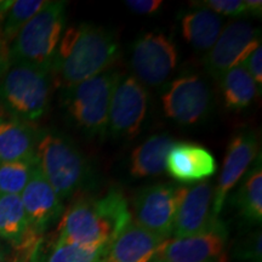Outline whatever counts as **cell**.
I'll return each mask as SVG.
<instances>
[{
  "label": "cell",
  "instance_id": "e0dca14e",
  "mask_svg": "<svg viewBox=\"0 0 262 262\" xmlns=\"http://www.w3.org/2000/svg\"><path fill=\"white\" fill-rule=\"evenodd\" d=\"M165 241L131 220L108 247L103 262H153Z\"/></svg>",
  "mask_w": 262,
  "mask_h": 262
},
{
  "label": "cell",
  "instance_id": "83f0119b",
  "mask_svg": "<svg viewBox=\"0 0 262 262\" xmlns=\"http://www.w3.org/2000/svg\"><path fill=\"white\" fill-rule=\"evenodd\" d=\"M234 256L238 260L248 262L262 261V237L261 231L249 234L234 249Z\"/></svg>",
  "mask_w": 262,
  "mask_h": 262
},
{
  "label": "cell",
  "instance_id": "30bf717a",
  "mask_svg": "<svg viewBox=\"0 0 262 262\" xmlns=\"http://www.w3.org/2000/svg\"><path fill=\"white\" fill-rule=\"evenodd\" d=\"M214 188L208 181L192 187H178L173 238H183L211 231L222 225L212 212Z\"/></svg>",
  "mask_w": 262,
  "mask_h": 262
},
{
  "label": "cell",
  "instance_id": "484cf974",
  "mask_svg": "<svg viewBox=\"0 0 262 262\" xmlns=\"http://www.w3.org/2000/svg\"><path fill=\"white\" fill-rule=\"evenodd\" d=\"M35 162L0 163V194L21 195L31 179Z\"/></svg>",
  "mask_w": 262,
  "mask_h": 262
},
{
  "label": "cell",
  "instance_id": "7c38bea8",
  "mask_svg": "<svg viewBox=\"0 0 262 262\" xmlns=\"http://www.w3.org/2000/svg\"><path fill=\"white\" fill-rule=\"evenodd\" d=\"M227 237V228L222 224L204 233L169 238L153 262H226Z\"/></svg>",
  "mask_w": 262,
  "mask_h": 262
},
{
  "label": "cell",
  "instance_id": "4dcf8cb0",
  "mask_svg": "<svg viewBox=\"0 0 262 262\" xmlns=\"http://www.w3.org/2000/svg\"><path fill=\"white\" fill-rule=\"evenodd\" d=\"M10 67V45L0 34V79Z\"/></svg>",
  "mask_w": 262,
  "mask_h": 262
},
{
  "label": "cell",
  "instance_id": "3957f363",
  "mask_svg": "<svg viewBox=\"0 0 262 262\" xmlns=\"http://www.w3.org/2000/svg\"><path fill=\"white\" fill-rule=\"evenodd\" d=\"M52 85L51 67L11 63L0 79V107L6 116L34 122L47 113Z\"/></svg>",
  "mask_w": 262,
  "mask_h": 262
},
{
  "label": "cell",
  "instance_id": "e575fe53",
  "mask_svg": "<svg viewBox=\"0 0 262 262\" xmlns=\"http://www.w3.org/2000/svg\"><path fill=\"white\" fill-rule=\"evenodd\" d=\"M32 255H33V254H32ZM32 255H31V256H29V257L26 258V260H25L24 262H40V261H38V260H33V258H31Z\"/></svg>",
  "mask_w": 262,
  "mask_h": 262
},
{
  "label": "cell",
  "instance_id": "ba28073f",
  "mask_svg": "<svg viewBox=\"0 0 262 262\" xmlns=\"http://www.w3.org/2000/svg\"><path fill=\"white\" fill-rule=\"evenodd\" d=\"M147 102L145 86L133 75L122 74L111 98L106 135L117 139L136 136L145 120Z\"/></svg>",
  "mask_w": 262,
  "mask_h": 262
},
{
  "label": "cell",
  "instance_id": "d6a6232c",
  "mask_svg": "<svg viewBox=\"0 0 262 262\" xmlns=\"http://www.w3.org/2000/svg\"><path fill=\"white\" fill-rule=\"evenodd\" d=\"M0 262H24V261H18V258L12 256L9 249H6L4 247V244L0 242Z\"/></svg>",
  "mask_w": 262,
  "mask_h": 262
},
{
  "label": "cell",
  "instance_id": "f1b7e54d",
  "mask_svg": "<svg viewBox=\"0 0 262 262\" xmlns=\"http://www.w3.org/2000/svg\"><path fill=\"white\" fill-rule=\"evenodd\" d=\"M242 66L249 72L251 78L255 80V83L261 91L262 86V47H258L250 52L247 57L242 61Z\"/></svg>",
  "mask_w": 262,
  "mask_h": 262
},
{
  "label": "cell",
  "instance_id": "4fadbf2b",
  "mask_svg": "<svg viewBox=\"0 0 262 262\" xmlns=\"http://www.w3.org/2000/svg\"><path fill=\"white\" fill-rule=\"evenodd\" d=\"M176 205L178 187L170 183L149 186L136 195L134 221L147 231L169 239L172 234Z\"/></svg>",
  "mask_w": 262,
  "mask_h": 262
},
{
  "label": "cell",
  "instance_id": "52a82bcc",
  "mask_svg": "<svg viewBox=\"0 0 262 262\" xmlns=\"http://www.w3.org/2000/svg\"><path fill=\"white\" fill-rule=\"evenodd\" d=\"M178 64L175 44L163 33H146L134 42L130 66L140 84L159 86L168 80Z\"/></svg>",
  "mask_w": 262,
  "mask_h": 262
},
{
  "label": "cell",
  "instance_id": "ffe728a7",
  "mask_svg": "<svg viewBox=\"0 0 262 262\" xmlns=\"http://www.w3.org/2000/svg\"><path fill=\"white\" fill-rule=\"evenodd\" d=\"M175 143L172 137L158 134L147 139L134 149L130 158V173L134 178H150L165 171V162L170 148Z\"/></svg>",
  "mask_w": 262,
  "mask_h": 262
},
{
  "label": "cell",
  "instance_id": "44dd1931",
  "mask_svg": "<svg viewBox=\"0 0 262 262\" xmlns=\"http://www.w3.org/2000/svg\"><path fill=\"white\" fill-rule=\"evenodd\" d=\"M183 38L195 50L209 51L224 29V19L210 10L198 8L181 19Z\"/></svg>",
  "mask_w": 262,
  "mask_h": 262
},
{
  "label": "cell",
  "instance_id": "9a60e30c",
  "mask_svg": "<svg viewBox=\"0 0 262 262\" xmlns=\"http://www.w3.org/2000/svg\"><path fill=\"white\" fill-rule=\"evenodd\" d=\"M19 196L29 227L39 237L63 214L62 201L44 178L38 163Z\"/></svg>",
  "mask_w": 262,
  "mask_h": 262
},
{
  "label": "cell",
  "instance_id": "5b68a950",
  "mask_svg": "<svg viewBox=\"0 0 262 262\" xmlns=\"http://www.w3.org/2000/svg\"><path fill=\"white\" fill-rule=\"evenodd\" d=\"M66 2H48L10 44V64L29 63L51 67L64 32Z\"/></svg>",
  "mask_w": 262,
  "mask_h": 262
},
{
  "label": "cell",
  "instance_id": "4316f807",
  "mask_svg": "<svg viewBox=\"0 0 262 262\" xmlns=\"http://www.w3.org/2000/svg\"><path fill=\"white\" fill-rule=\"evenodd\" d=\"M196 8H204L210 10L217 15L241 17L248 15V8L245 0H204V2L192 3Z\"/></svg>",
  "mask_w": 262,
  "mask_h": 262
},
{
  "label": "cell",
  "instance_id": "7a4b0ae2",
  "mask_svg": "<svg viewBox=\"0 0 262 262\" xmlns=\"http://www.w3.org/2000/svg\"><path fill=\"white\" fill-rule=\"evenodd\" d=\"M131 221L123 192L112 188L100 199L80 198L63 212L58 238L86 247H110Z\"/></svg>",
  "mask_w": 262,
  "mask_h": 262
},
{
  "label": "cell",
  "instance_id": "d6986e66",
  "mask_svg": "<svg viewBox=\"0 0 262 262\" xmlns=\"http://www.w3.org/2000/svg\"><path fill=\"white\" fill-rule=\"evenodd\" d=\"M0 238L22 253L37 249L39 235L29 227L19 195L0 194Z\"/></svg>",
  "mask_w": 262,
  "mask_h": 262
},
{
  "label": "cell",
  "instance_id": "d4e9b609",
  "mask_svg": "<svg viewBox=\"0 0 262 262\" xmlns=\"http://www.w3.org/2000/svg\"><path fill=\"white\" fill-rule=\"evenodd\" d=\"M107 247H86L57 239L47 262H103Z\"/></svg>",
  "mask_w": 262,
  "mask_h": 262
},
{
  "label": "cell",
  "instance_id": "7402d4cb",
  "mask_svg": "<svg viewBox=\"0 0 262 262\" xmlns=\"http://www.w3.org/2000/svg\"><path fill=\"white\" fill-rule=\"evenodd\" d=\"M225 106L231 111L245 110L253 103L260 89L242 64L228 70L220 79Z\"/></svg>",
  "mask_w": 262,
  "mask_h": 262
},
{
  "label": "cell",
  "instance_id": "277c9868",
  "mask_svg": "<svg viewBox=\"0 0 262 262\" xmlns=\"http://www.w3.org/2000/svg\"><path fill=\"white\" fill-rule=\"evenodd\" d=\"M37 163L61 201L81 192L89 182L90 168L86 159L71 140L60 134H40Z\"/></svg>",
  "mask_w": 262,
  "mask_h": 262
},
{
  "label": "cell",
  "instance_id": "9c48e42d",
  "mask_svg": "<svg viewBox=\"0 0 262 262\" xmlns=\"http://www.w3.org/2000/svg\"><path fill=\"white\" fill-rule=\"evenodd\" d=\"M261 45V31L247 21H235L224 27L217 40L206 52L204 67L216 80Z\"/></svg>",
  "mask_w": 262,
  "mask_h": 262
},
{
  "label": "cell",
  "instance_id": "8fae6325",
  "mask_svg": "<svg viewBox=\"0 0 262 262\" xmlns=\"http://www.w3.org/2000/svg\"><path fill=\"white\" fill-rule=\"evenodd\" d=\"M164 112L181 125L199 123L208 116L211 106V91L196 75L178 78L162 96Z\"/></svg>",
  "mask_w": 262,
  "mask_h": 262
},
{
  "label": "cell",
  "instance_id": "f546056e",
  "mask_svg": "<svg viewBox=\"0 0 262 262\" xmlns=\"http://www.w3.org/2000/svg\"><path fill=\"white\" fill-rule=\"evenodd\" d=\"M126 8L137 15H152L162 8L160 0H127Z\"/></svg>",
  "mask_w": 262,
  "mask_h": 262
},
{
  "label": "cell",
  "instance_id": "603a6c76",
  "mask_svg": "<svg viewBox=\"0 0 262 262\" xmlns=\"http://www.w3.org/2000/svg\"><path fill=\"white\" fill-rule=\"evenodd\" d=\"M235 202L242 217L249 224H261L262 221V170L261 162L245 176L239 187Z\"/></svg>",
  "mask_w": 262,
  "mask_h": 262
},
{
  "label": "cell",
  "instance_id": "cb8c5ba5",
  "mask_svg": "<svg viewBox=\"0 0 262 262\" xmlns=\"http://www.w3.org/2000/svg\"><path fill=\"white\" fill-rule=\"evenodd\" d=\"M45 0H15L0 18V34L11 44L12 40L32 17L47 5Z\"/></svg>",
  "mask_w": 262,
  "mask_h": 262
},
{
  "label": "cell",
  "instance_id": "ac0fdd59",
  "mask_svg": "<svg viewBox=\"0 0 262 262\" xmlns=\"http://www.w3.org/2000/svg\"><path fill=\"white\" fill-rule=\"evenodd\" d=\"M40 134L32 123L0 116V163L35 162Z\"/></svg>",
  "mask_w": 262,
  "mask_h": 262
},
{
  "label": "cell",
  "instance_id": "1f68e13d",
  "mask_svg": "<svg viewBox=\"0 0 262 262\" xmlns=\"http://www.w3.org/2000/svg\"><path fill=\"white\" fill-rule=\"evenodd\" d=\"M248 8V15L254 16H261L262 11V2L260 0H245Z\"/></svg>",
  "mask_w": 262,
  "mask_h": 262
},
{
  "label": "cell",
  "instance_id": "6da1fadb",
  "mask_svg": "<svg viewBox=\"0 0 262 262\" xmlns=\"http://www.w3.org/2000/svg\"><path fill=\"white\" fill-rule=\"evenodd\" d=\"M119 45L107 28L91 24L71 26L62 34L51 63L55 86L67 90L111 70Z\"/></svg>",
  "mask_w": 262,
  "mask_h": 262
},
{
  "label": "cell",
  "instance_id": "836d02e7",
  "mask_svg": "<svg viewBox=\"0 0 262 262\" xmlns=\"http://www.w3.org/2000/svg\"><path fill=\"white\" fill-rule=\"evenodd\" d=\"M12 2L11 0H9V2H5V0H0V18H2V16L5 14V11L8 10L10 6H11Z\"/></svg>",
  "mask_w": 262,
  "mask_h": 262
},
{
  "label": "cell",
  "instance_id": "8992f818",
  "mask_svg": "<svg viewBox=\"0 0 262 262\" xmlns=\"http://www.w3.org/2000/svg\"><path fill=\"white\" fill-rule=\"evenodd\" d=\"M122 73L108 70L63 90V106L72 123L88 137L107 133L108 111L114 88Z\"/></svg>",
  "mask_w": 262,
  "mask_h": 262
},
{
  "label": "cell",
  "instance_id": "5bb4252c",
  "mask_svg": "<svg viewBox=\"0 0 262 262\" xmlns=\"http://www.w3.org/2000/svg\"><path fill=\"white\" fill-rule=\"evenodd\" d=\"M258 152V139L253 130L239 131L232 137L227 147L219 183L214 189L212 212L215 217L222 211L228 192L241 181Z\"/></svg>",
  "mask_w": 262,
  "mask_h": 262
},
{
  "label": "cell",
  "instance_id": "2e32d148",
  "mask_svg": "<svg viewBox=\"0 0 262 262\" xmlns=\"http://www.w3.org/2000/svg\"><path fill=\"white\" fill-rule=\"evenodd\" d=\"M217 169L214 156L205 147L191 142H175L165 162V171L183 183L202 182Z\"/></svg>",
  "mask_w": 262,
  "mask_h": 262
}]
</instances>
